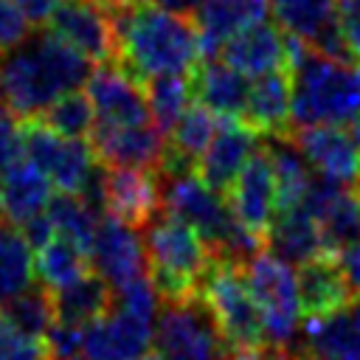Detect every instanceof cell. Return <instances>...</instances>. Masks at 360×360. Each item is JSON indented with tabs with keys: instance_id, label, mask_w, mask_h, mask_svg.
Returning a JSON list of instances; mask_svg holds the SVG:
<instances>
[{
	"instance_id": "1",
	"label": "cell",
	"mask_w": 360,
	"mask_h": 360,
	"mask_svg": "<svg viewBox=\"0 0 360 360\" xmlns=\"http://www.w3.org/2000/svg\"><path fill=\"white\" fill-rule=\"evenodd\" d=\"M115 22V65L135 82L146 84L155 76H186L202 56L200 34L191 17L163 11L158 6L112 8Z\"/></svg>"
},
{
	"instance_id": "2",
	"label": "cell",
	"mask_w": 360,
	"mask_h": 360,
	"mask_svg": "<svg viewBox=\"0 0 360 360\" xmlns=\"http://www.w3.org/2000/svg\"><path fill=\"white\" fill-rule=\"evenodd\" d=\"M0 73L6 98L17 118H39L62 96L76 93L90 79V62L65 45L51 31L28 37L20 48L3 56Z\"/></svg>"
},
{
	"instance_id": "3",
	"label": "cell",
	"mask_w": 360,
	"mask_h": 360,
	"mask_svg": "<svg viewBox=\"0 0 360 360\" xmlns=\"http://www.w3.org/2000/svg\"><path fill=\"white\" fill-rule=\"evenodd\" d=\"M292 129L343 127L360 115V65H343L287 37Z\"/></svg>"
},
{
	"instance_id": "4",
	"label": "cell",
	"mask_w": 360,
	"mask_h": 360,
	"mask_svg": "<svg viewBox=\"0 0 360 360\" xmlns=\"http://www.w3.org/2000/svg\"><path fill=\"white\" fill-rule=\"evenodd\" d=\"M141 233L146 248L149 278L160 301L169 304L197 295L211 267V253L200 233L169 211H160Z\"/></svg>"
},
{
	"instance_id": "5",
	"label": "cell",
	"mask_w": 360,
	"mask_h": 360,
	"mask_svg": "<svg viewBox=\"0 0 360 360\" xmlns=\"http://www.w3.org/2000/svg\"><path fill=\"white\" fill-rule=\"evenodd\" d=\"M163 360H228L231 346L205 304V298L188 295L183 301L160 304L152 335Z\"/></svg>"
},
{
	"instance_id": "6",
	"label": "cell",
	"mask_w": 360,
	"mask_h": 360,
	"mask_svg": "<svg viewBox=\"0 0 360 360\" xmlns=\"http://www.w3.org/2000/svg\"><path fill=\"white\" fill-rule=\"evenodd\" d=\"M200 295L211 307V312L222 329V338L228 346H233V352L267 346L262 309L256 307V301L242 278L239 264L211 256V267L200 284Z\"/></svg>"
},
{
	"instance_id": "7",
	"label": "cell",
	"mask_w": 360,
	"mask_h": 360,
	"mask_svg": "<svg viewBox=\"0 0 360 360\" xmlns=\"http://www.w3.org/2000/svg\"><path fill=\"white\" fill-rule=\"evenodd\" d=\"M242 278L262 309L267 346L292 352L295 349V332H298V281L287 262L276 259L273 253H256L245 267Z\"/></svg>"
},
{
	"instance_id": "8",
	"label": "cell",
	"mask_w": 360,
	"mask_h": 360,
	"mask_svg": "<svg viewBox=\"0 0 360 360\" xmlns=\"http://www.w3.org/2000/svg\"><path fill=\"white\" fill-rule=\"evenodd\" d=\"M22 146L28 160L51 180V186H56L62 194H82L96 166L90 143L62 138L39 118H28L22 121Z\"/></svg>"
},
{
	"instance_id": "9",
	"label": "cell",
	"mask_w": 360,
	"mask_h": 360,
	"mask_svg": "<svg viewBox=\"0 0 360 360\" xmlns=\"http://www.w3.org/2000/svg\"><path fill=\"white\" fill-rule=\"evenodd\" d=\"M48 31L87 62H115V22L101 0H59Z\"/></svg>"
},
{
	"instance_id": "10",
	"label": "cell",
	"mask_w": 360,
	"mask_h": 360,
	"mask_svg": "<svg viewBox=\"0 0 360 360\" xmlns=\"http://www.w3.org/2000/svg\"><path fill=\"white\" fill-rule=\"evenodd\" d=\"M90 264H93V273L101 276L112 290H121L129 281L146 276L143 233L110 214L101 217L93 248H90Z\"/></svg>"
},
{
	"instance_id": "11",
	"label": "cell",
	"mask_w": 360,
	"mask_h": 360,
	"mask_svg": "<svg viewBox=\"0 0 360 360\" xmlns=\"http://www.w3.org/2000/svg\"><path fill=\"white\" fill-rule=\"evenodd\" d=\"M228 205H231L236 222L264 242V236L278 214V188H276L273 166H270L264 149H259L248 160V166L239 172L236 183L228 191Z\"/></svg>"
},
{
	"instance_id": "12",
	"label": "cell",
	"mask_w": 360,
	"mask_h": 360,
	"mask_svg": "<svg viewBox=\"0 0 360 360\" xmlns=\"http://www.w3.org/2000/svg\"><path fill=\"white\" fill-rule=\"evenodd\" d=\"M87 98L98 115V124H118V127L149 124V104L143 84L135 82L115 62H107L90 73Z\"/></svg>"
},
{
	"instance_id": "13",
	"label": "cell",
	"mask_w": 360,
	"mask_h": 360,
	"mask_svg": "<svg viewBox=\"0 0 360 360\" xmlns=\"http://www.w3.org/2000/svg\"><path fill=\"white\" fill-rule=\"evenodd\" d=\"M90 149L96 160L107 169H158L166 152V135L155 129V124L141 127H118V124H96L90 132Z\"/></svg>"
},
{
	"instance_id": "14",
	"label": "cell",
	"mask_w": 360,
	"mask_h": 360,
	"mask_svg": "<svg viewBox=\"0 0 360 360\" xmlns=\"http://www.w3.org/2000/svg\"><path fill=\"white\" fill-rule=\"evenodd\" d=\"M262 149V135L239 121H222L214 141L197 160V177L217 194H228L248 160Z\"/></svg>"
},
{
	"instance_id": "15",
	"label": "cell",
	"mask_w": 360,
	"mask_h": 360,
	"mask_svg": "<svg viewBox=\"0 0 360 360\" xmlns=\"http://www.w3.org/2000/svg\"><path fill=\"white\" fill-rule=\"evenodd\" d=\"M155 323L124 309H110L84 326V360H141L149 354Z\"/></svg>"
},
{
	"instance_id": "16",
	"label": "cell",
	"mask_w": 360,
	"mask_h": 360,
	"mask_svg": "<svg viewBox=\"0 0 360 360\" xmlns=\"http://www.w3.org/2000/svg\"><path fill=\"white\" fill-rule=\"evenodd\" d=\"M160 183L155 172L146 169H107L104 180V208L110 217L143 231L160 214Z\"/></svg>"
},
{
	"instance_id": "17",
	"label": "cell",
	"mask_w": 360,
	"mask_h": 360,
	"mask_svg": "<svg viewBox=\"0 0 360 360\" xmlns=\"http://www.w3.org/2000/svg\"><path fill=\"white\" fill-rule=\"evenodd\" d=\"M290 354L295 360H360V298L329 318L309 321Z\"/></svg>"
},
{
	"instance_id": "18",
	"label": "cell",
	"mask_w": 360,
	"mask_h": 360,
	"mask_svg": "<svg viewBox=\"0 0 360 360\" xmlns=\"http://www.w3.org/2000/svg\"><path fill=\"white\" fill-rule=\"evenodd\" d=\"M295 146L307 158L309 169L318 172V177L346 183L360 169V143L354 132L343 127H307L292 135Z\"/></svg>"
},
{
	"instance_id": "19",
	"label": "cell",
	"mask_w": 360,
	"mask_h": 360,
	"mask_svg": "<svg viewBox=\"0 0 360 360\" xmlns=\"http://www.w3.org/2000/svg\"><path fill=\"white\" fill-rule=\"evenodd\" d=\"M222 62L239 70L242 76H267L284 70L287 65V37L273 22H253L236 37H231L222 51Z\"/></svg>"
},
{
	"instance_id": "20",
	"label": "cell",
	"mask_w": 360,
	"mask_h": 360,
	"mask_svg": "<svg viewBox=\"0 0 360 360\" xmlns=\"http://www.w3.org/2000/svg\"><path fill=\"white\" fill-rule=\"evenodd\" d=\"M295 281H298L301 315H307L309 321L329 318V315L340 312L346 304H352L354 290L349 287L338 259L329 256V253L301 264L298 273H295Z\"/></svg>"
},
{
	"instance_id": "21",
	"label": "cell",
	"mask_w": 360,
	"mask_h": 360,
	"mask_svg": "<svg viewBox=\"0 0 360 360\" xmlns=\"http://www.w3.org/2000/svg\"><path fill=\"white\" fill-rule=\"evenodd\" d=\"M188 79H191V96L200 101V107L214 112L219 121L245 118L248 96H250L248 76H242L239 70H233L225 62L208 59V62L197 65Z\"/></svg>"
},
{
	"instance_id": "22",
	"label": "cell",
	"mask_w": 360,
	"mask_h": 360,
	"mask_svg": "<svg viewBox=\"0 0 360 360\" xmlns=\"http://www.w3.org/2000/svg\"><path fill=\"white\" fill-rule=\"evenodd\" d=\"M267 0H200L191 22L200 34L202 56L219 53L222 45L253 22H262Z\"/></svg>"
},
{
	"instance_id": "23",
	"label": "cell",
	"mask_w": 360,
	"mask_h": 360,
	"mask_svg": "<svg viewBox=\"0 0 360 360\" xmlns=\"http://www.w3.org/2000/svg\"><path fill=\"white\" fill-rule=\"evenodd\" d=\"M51 180L31 163L20 160L0 177V208L14 228H25L51 205Z\"/></svg>"
},
{
	"instance_id": "24",
	"label": "cell",
	"mask_w": 360,
	"mask_h": 360,
	"mask_svg": "<svg viewBox=\"0 0 360 360\" xmlns=\"http://www.w3.org/2000/svg\"><path fill=\"white\" fill-rule=\"evenodd\" d=\"M245 124H250L262 138H281L292 132L290 118V76L284 70L259 76L250 84Z\"/></svg>"
},
{
	"instance_id": "25",
	"label": "cell",
	"mask_w": 360,
	"mask_h": 360,
	"mask_svg": "<svg viewBox=\"0 0 360 360\" xmlns=\"http://www.w3.org/2000/svg\"><path fill=\"white\" fill-rule=\"evenodd\" d=\"M264 245H270V253L276 259H281L287 264H298V267L326 253L321 228L304 208L278 211L264 236Z\"/></svg>"
},
{
	"instance_id": "26",
	"label": "cell",
	"mask_w": 360,
	"mask_h": 360,
	"mask_svg": "<svg viewBox=\"0 0 360 360\" xmlns=\"http://www.w3.org/2000/svg\"><path fill=\"white\" fill-rule=\"evenodd\" d=\"M262 149L273 166V177H276V188H278V211H292L304 202L315 174L307 163V158L301 155V149L295 146L292 135H281V138H264Z\"/></svg>"
},
{
	"instance_id": "27",
	"label": "cell",
	"mask_w": 360,
	"mask_h": 360,
	"mask_svg": "<svg viewBox=\"0 0 360 360\" xmlns=\"http://www.w3.org/2000/svg\"><path fill=\"white\" fill-rule=\"evenodd\" d=\"M112 301H115L112 287L96 273H84L70 287L53 292L56 321L79 326V329H84V326L96 323L98 318H104L112 309Z\"/></svg>"
},
{
	"instance_id": "28",
	"label": "cell",
	"mask_w": 360,
	"mask_h": 360,
	"mask_svg": "<svg viewBox=\"0 0 360 360\" xmlns=\"http://www.w3.org/2000/svg\"><path fill=\"white\" fill-rule=\"evenodd\" d=\"M31 245L14 225H0V307L11 304L31 287L34 278Z\"/></svg>"
},
{
	"instance_id": "29",
	"label": "cell",
	"mask_w": 360,
	"mask_h": 360,
	"mask_svg": "<svg viewBox=\"0 0 360 360\" xmlns=\"http://www.w3.org/2000/svg\"><path fill=\"white\" fill-rule=\"evenodd\" d=\"M87 264H90V256L82 248H76L73 242H68L62 236H53L48 245H42L37 250L34 270L45 290L59 292V290L70 287L73 281H79L87 273Z\"/></svg>"
},
{
	"instance_id": "30",
	"label": "cell",
	"mask_w": 360,
	"mask_h": 360,
	"mask_svg": "<svg viewBox=\"0 0 360 360\" xmlns=\"http://www.w3.org/2000/svg\"><path fill=\"white\" fill-rule=\"evenodd\" d=\"M270 8L287 37L312 45L329 25L338 22L335 0H270Z\"/></svg>"
},
{
	"instance_id": "31",
	"label": "cell",
	"mask_w": 360,
	"mask_h": 360,
	"mask_svg": "<svg viewBox=\"0 0 360 360\" xmlns=\"http://www.w3.org/2000/svg\"><path fill=\"white\" fill-rule=\"evenodd\" d=\"M51 228L56 236L73 242L76 248H82L90 256L93 239H96V228H98V214L79 197V194H56L45 211Z\"/></svg>"
},
{
	"instance_id": "32",
	"label": "cell",
	"mask_w": 360,
	"mask_h": 360,
	"mask_svg": "<svg viewBox=\"0 0 360 360\" xmlns=\"http://www.w3.org/2000/svg\"><path fill=\"white\" fill-rule=\"evenodd\" d=\"M143 93H146L149 118H152L155 129L169 135L174 129V124L180 121V115L188 110L191 79H186V76H155L143 84Z\"/></svg>"
},
{
	"instance_id": "33",
	"label": "cell",
	"mask_w": 360,
	"mask_h": 360,
	"mask_svg": "<svg viewBox=\"0 0 360 360\" xmlns=\"http://www.w3.org/2000/svg\"><path fill=\"white\" fill-rule=\"evenodd\" d=\"M318 228H321L323 250L329 256L357 245L360 242V200L343 188L332 200V205L318 217Z\"/></svg>"
},
{
	"instance_id": "34",
	"label": "cell",
	"mask_w": 360,
	"mask_h": 360,
	"mask_svg": "<svg viewBox=\"0 0 360 360\" xmlns=\"http://www.w3.org/2000/svg\"><path fill=\"white\" fill-rule=\"evenodd\" d=\"M8 321L31 340H42L48 329L56 323V309H53V292L45 290L42 284H31L22 295H17L11 304L3 309Z\"/></svg>"
},
{
	"instance_id": "35",
	"label": "cell",
	"mask_w": 360,
	"mask_h": 360,
	"mask_svg": "<svg viewBox=\"0 0 360 360\" xmlns=\"http://www.w3.org/2000/svg\"><path fill=\"white\" fill-rule=\"evenodd\" d=\"M39 121L70 141H84L96 129V110L84 93H68L56 104H51Z\"/></svg>"
},
{
	"instance_id": "36",
	"label": "cell",
	"mask_w": 360,
	"mask_h": 360,
	"mask_svg": "<svg viewBox=\"0 0 360 360\" xmlns=\"http://www.w3.org/2000/svg\"><path fill=\"white\" fill-rule=\"evenodd\" d=\"M219 124L222 121L214 112H208L205 107H200V104L188 107L180 115V121L174 124V129L169 132V146L183 152V155H188V158H194V160H200L197 155H202L208 149V143L214 141Z\"/></svg>"
},
{
	"instance_id": "37",
	"label": "cell",
	"mask_w": 360,
	"mask_h": 360,
	"mask_svg": "<svg viewBox=\"0 0 360 360\" xmlns=\"http://www.w3.org/2000/svg\"><path fill=\"white\" fill-rule=\"evenodd\" d=\"M42 354L48 360H84V329L56 321L42 338Z\"/></svg>"
},
{
	"instance_id": "38",
	"label": "cell",
	"mask_w": 360,
	"mask_h": 360,
	"mask_svg": "<svg viewBox=\"0 0 360 360\" xmlns=\"http://www.w3.org/2000/svg\"><path fill=\"white\" fill-rule=\"evenodd\" d=\"M0 360H42V343L25 338L0 309Z\"/></svg>"
},
{
	"instance_id": "39",
	"label": "cell",
	"mask_w": 360,
	"mask_h": 360,
	"mask_svg": "<svg viewBox=\"0 0 360 360\" xmlns=\"http://www.w3.org/2000/svg\"><path fill=\"white\" fill-rule=\"evenodd\" d=\"M25 152L22 146V124L14 112L0 110V177L20 163V155Z\"/></svg>"
},
{
	"instance_id": "40",
	"label": "cell",
	"mask_w": 360,
	"mask_h": 360,
	"mask_svg": "<svg viewBox=\"0 0 360 360\" xmlns=\"http://www.w3.org/2000/svg\"><path fill=\"white\" fill-rule=\"evenodd\" d=\"M31 34L28 20L20 14V8L11 0H0V53H11L20 48Z\"/></svg>"
},
{
	"instance_id": "41",
	"label": "cell",
	"mask_w": 360,
	"mask_h": 360,
	"mask_svg": "<svg viewBox=\"0 0 360 360\" xmlns=\"http://www.w3.org/2000/svg\"><path fill=\"white\" fill-rule=\"evenodd\" d=\"M338 25L354 59H360V0H335Z\"/></svg>"
},
{
	"instance_id": "42",
	"label": "cell",
	"mask_w": 360,
	"mask_h": 360,
	"mask_svg": "<svg viewBox=\"0 0 360 360\" xmlns=\"http://www.w3.org/2000/svg\"><path fill=\"white\" fill-rule=\"evenodd\" d=\"M11 3L28 20V25H45L59 6V0H11Z\"/></svg>"
},
{
	"instance_id": "43",
	"label": "cell",
	"mask_w": 360,
	"mask_h": 360,
	"mask_svg": "<svg viewBox=\"0 0 360 360\" xmlns=\"http://www.w3.org/2000/svg\"><path fill=\"white\" fill-rule=\"evenodd\" d=\"M338 264H340L349 287L352 290H360V242L352 245V248H346V250H340L338 253Z\"/></svg>"
},
{
	"instance_id": "44",
	"label": "cell",
	"mask_w": 360,
	"mask_h": 360,
	"mask_svg": "<svg viewBox=\"0 0 360 360\" xmlns=\"http://www.w3.org/2000/svg\"><path fill=\"white\" fill-rule=\"evenodd\" d=\"M152 3H158V8L172 11V14H180V17H191L194 8L200 6V0H152Z\"/></svg>"
},
{
	"instance_id": "45",
	"label": "cell",
	"mask_w": 360,
	"mask_h": 360,
	"mask_svg": "<svg viewBox=\"0 0 360 360\" xmlns=\"http://www.w3.org/2000/svg\"><path fill=\"white\" fill-rule=\"evenodd\" d=\"M6 82H3V73H0V110H6Z\"/></svg>"
},
{
	"instance_id": "46",
	"label": "cell",
	"mask_w": 360,
	"mask_h": 360,
	"mask_svg": "<svg viewBox=\"0 0 360 360\" xmlns=\"http://www.w3.org/2000/svg\"><path fill=\"white\" fill-rule=\"evenodd\" d=\"M354 197L360 200V169H357V180H354Z\"/></svg>"
},
{
	"instance_id": "47",
	"label": "cell",
	"mask_w": 360,
	"mask_h": 360,
	"mask_svg": "<svg viewBox=\"0 0 360 360\" xmlns=\"http://www.w3.org/2000/svg\"><path fill=\"white\" fill-rule=\"evenodd\" d=\"M141 360H163V357H160L158 352H149V354H146V357H141Z\"/></svg>"
},
{
	"instance_id": "48",
	"label": "cell",
	"mask_w": 360,
	"mask_h": 360,
	"mask_svg": "<svg viewBox=\"0 0 360 360\" xmlns=\"http://www.w3.org/2000/svg\"><path fill=\"white\" fill-rule=\"evenodd\" d=\"M354 138H357V143H360V115H357V121H354Z\"/></svg>"
},
{
	"instance_id": "49",
	"label": "cell",
	"mask_w": 360,
	"mask_h": 360,
	"mask_svg": "<svg viewBox=\"0 0 360 360\" xmlns=\"http://www.w3.org/2000/svg\"><path fill=\"white\" fill-rule=\"evenodd\" d=\"M0 217H3V208H0Z\"/></svg>"
}]
</instances>
